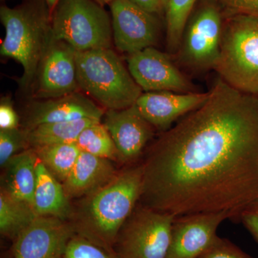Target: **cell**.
Instances as JSON below:
<instances>
[{
  "label": "cell",
  "instance_id": "obj_6",
  "mask_svg": "<svg viewBox=\"0 0 258 258\" xmlns=\"http://www.w3.org/2000/svg\"><path fill=\"white\" fill-rule=\"evenodd\" d=\"M51 35L77 52L111 48V20L94 0H59L51 13Z\"/></svg>",
  "mask_w": 258,
  "mask_h": 258
},
{
  "label": "cell",
  "instance_id": "obj_13",
  "mask_svg": "<svg viewBox=\"0 0 258 258\" xmlns=\"http://www.w3.org/2000/svg\"><path fill=\"white\" fill-rule=\"evenodd\" d=\"M74 224L55 217H37L14 241V258H57L76 235Z\"/></svg>",
  "mask_w": 258,
  "mask_h": 258
},
{
  "label": "cell",
  "instance_id": "obj_34",
  "mask_svg": "<svg viewBox=\"0 0 258 258\" xmlns=\"http://www.w3.org/2000/svg\"><path fill=\"white\" fill-rule=\"evenodd\" d=\"M57 258H62V256H60V257H57Z\"/></svg>",
  "mask_w": 258,
  "mask_h": 258
},
{
  "label": "cell",
  "instance_id": "obj_15",
  "mask_svg": "<svg viewBox=\"0 0 258 258\" xmlns=\"http://www.w3.org/2000/svg\"><path fill=\"white\" fill-rule=\"evenodd\" d=\"M209 96L210 92L152 91L142 93L134 105L154 128L164 132L184 115L203 105Z\"/></svg>",
  "mask_w": 258,
  "mask_h": 258
},
{
  "label": "cell",
  "instance_id": "obj_30",
  "mask_svg": "<svg viewBox=\"0 0 258 258\" xmlns=\"http://www.w3.org/2000/svg\"><path fill=\"white\" fill-rule=\"evenodd\" d=\"M239 221L242 222L258 243V200L241 212Z\"/></svg>",
  "mask_w": 258,
  "mask_h": 258
},
{
  "label": "cell",
  "instance_id": "obj_4",
  "mask_svg": "<svg viewBox=\"0 0 258 258\" xmlns=\"http://www.w3.org/2000/svg\"><path fill=\"white\" fill-rule=\"evenodd\" d=\"M76 76L83 90L107 110L135 104L142 89L111 48L76 52Z\"/></svg>",
  "mask_w": 258,
  "mask_h": 258
},
{
  "label": "cell",
  "instance_id": "obj_33",
  "mask_svg": "<svg viewBox=\"0 0 258 258\" xmlns=\"http://www.w3.org/2000/svg\"><path fill=\"white\" fill-rule=\"evenodd\" d=\"M98 4L104 6L106 5H110L113 1V0H94Z\"/></svg>",
  "mask_w": 258,
  "mask_h": 258
},
{
  "label": "cell",
  "instance_id": "obj_10",
  "mask_svg": "<svg viewBox=\"0 0 258 258\" xmlns=\"http://www.w3.org/2000/svg\"><path fill=\"white\" fill-rule=\"evenodd\" d=\"M115 46L128 55L154 47L159 36L156 15L128 0H113L110 4Z\"/></svg>",
  "mask_w": 258,
  "mask_h": 258
},
{
  "label": "cell",
  "instance_id": "obj_32",
  "mask_svg": "<svg viewBox=\"0 0 258 258\" xmlns=\"http://www.w3.org/2000/svg\"><path fill=\"white\" fill-rule=\"evenodd\" d=\"M45 3L48 7L49 10H50V13H52V12L53 11V10L55 9L56 5H57V3H58L59 0H45Z\"/></svg>",
  "mask_w": 258,
  "mask_h": 258
},
{
  "label": "cell",
  "instance_id": "obj_14",
  "mask_svg": "<svg viewBox=\"0 0 258 258\" xmlns=\"http://www.w3.org/2000/svg\"><path fill=\"white\" fill-rule=\"evenodd\" d=\"M105 126L111 134L119 161L134 165L154 136V127L135 105L121 110H107Z\"/></svg>",
  "mask_w": 258,
  "mask_h": 258
},
{
  "label": "cell",
  "instance_id": "obj_29",
  "mask_svg": "<svg viewBox=\"0 0 258 258\" xmlns=\"http://www.w3.org/2000/svg\"><path fill=\"white\" fill-rule=\"evenodd\" d=\"M20 118L13 107V102L9 97L2 98L0 102V129L19 128Z\"/></svg>",
  "mask_w": 258,
  "mask_h": 258
},
{
  "label": "cell",
  "instance_id": "obj_3",
  "mask_svg": "<svg viewBox=\"0 0 258 258\" xmlns=\"http://www.w3.org/2000/svg\"><path fill=\"white\" fill-rule=\"evenodd\" d=\"M0 20L5 29L0 54L22 64L20 86L28 91L51 37L50 10L45 0H25L15 8L2 6Z\"/></svg>",
  "mask_w": 258,
  "mask_h": 258
},
{
  "label": "cell",
  "instance_id": "obj_35",
  "mask_svg": "<svg viewBox=\"0 0 258 258\" xmlns=\"http://www.w3.org/2000/svg\"><path fill=\"white\" fill-rule=\"evenodd\" d=\"M2 1H5V0H2Z\"/></svg>",
  "mask_w": 258,
  "mask_h": 258
},
{
  "label": "cell",
  "instance_id": "obj_28",
  "mask_svg": "<svg viewBox=\"0 0 258 258\" xmlns=\"http://www.w3.org/2000/svg\"><path fill=\"white\" fill-rule=\"evenodd\" d=\"M230 15H244L258 17V0H216Z\"/></svg>",
  "mask_w": 258,
  "mask_h": 258
},
{
  "label": "cell",
  "instance_id": "obj_23",
  "mask_svg": "<svg viewBox=\"0 0 258 258\" xmlns=\"http://www.w3.org/2000/svg\"><path fill=\"white\" fill-rule=\"evenodd\" d=\"M75 144L81 152L110 161H119L118 150L111 134L101 121L85 128Z\"/></svg>",
  "mask_w": 258,
  "mask_h": 258
},
{
  "label": "cell",
  "instance_id": "obj_8",
  "mask_svg": "<svg viewBox=\"0 0 258 258\" xmlns=\"http://www.w3.org/2000/svg\"><path fill=\"white\" fill-rule=\"evenodd\" d=\"M223 28L217 2L205 0L202 3L185 28L181 48L183 60L193 69H215L220 56Z\"/></svg>",
  "mask_w": 258,
  "mask_h": 258
},
{
  "label": "cell",
  "instance_id": "obj_17",
  "mask_svg": "<svg viewBox=\"0 0 258 258\" xmlns=\"http://www.w3.org/2000/svg\"><path fill=\"white\" fill-rule=\"evenodd\" d=\"M116 173L111 161L81 152L62 184L68 198L87 197L107 184Z\"/></svg>",
  "mask_w": 258,
  "mask_h": 258
},
{
  "label": "cell",
  "instance_id": "obj_11",
  "mask_svg": "<svg viewBox=\"0 0 258 258\" xmlns=\"http://www.w3.org/2000/svg\"><path fill=\"white\" fill-rule=\"evenodd\" d=\"M231 219L228 212H200L176 216L171 227L166 258H199L217 237L219 226Z\"/></svg>",
  "mask_w": 258,
  "mask_h": 258
},
{
  "label": "cell",
  "instance_id": "obj_12",
  "mask_svg": "<svg viewBox=\"0 0 258 258\" xmlns=\"http://www.w3.org/2000/svg\"><path fill=\"white\" fill-rule=\"evenodd\" d=\"M127 64L134 81L145 92H193V85L170 57L154 47L128 55Z\"/></svg>",
  "mask_w": 258,
  "mask_h": 258
},
{
  "label": "cell",
  "instance_id": "obj_24",
  "mask_svg": "<svg viewBox=\"0 0 258 258\" xmlns=\"http://www.w3.org/2000/svg\"><path fill=\"white\" fill-rule=\"evenodd\" d=\"M198 0H166V40L171 52L179 48L186 24Z\"/></svg>",
  "mask_w": 258,
  "mask_h": 258
},
{
  "label": "cell",
  "instance_id": "obj_27",
  "mask_svg": "<svg viewBox=\"0 0 258 258\" xmlns=\"http://www.w3.org/2000/svg\"><path fill=\"white\" fill-rule=\"evenodd\" d=\"M199 258H252L235 244L217 236L210 247Z\"/></svg>",
  "mask_w": 258,
  "mask_h": 258
},
{
  "label": "cell",
  "instance_id": "obj_25",
  "mask_svg": "<svg viewBox=\"0 0 258 258\" xmlns=\"http://www.w3.org/2000/svg\"><path fill=\"white\" fill-rule=\"evenodd\" d=\"M62 258H118L111 252L82 235L76 234L66 244Z\"/></svg>",
  "mask_w": 258,
  "mask_h": 258
},
{
  "label": "cell",
  "instance_id": "obj_20",
  "mask_svg": "<svg viewBox=\"0 0 258 258\" xmlns=\"http://www.w3.org/2000/svg\"><path fill=\"white\" fill-rule=\"evenodd\" d=\"M98 121L101 120L83 118L38 125L26 130L29 144L31 148H36L53 144H75L85 128Z\"/></svg>",
  "mask_w": 258,
  "mask_h": 258
},
{
  "label": "cell",
  "instance_id": "obj_2",
  "mask_svg": "<svg viewBox=\"0 0 258 258\" xmlns=\"http://www.w3.org/2000/svg\"><path fill=\"white\" fill-rule=\"evenodd\" d=\"M143 189L142 163L116 174L107 184L86 197L76 233L111 252L122 226L138 205Z\"/></svg>",
  "mask_w": 258,
  "mask_h": 258
},
{
  "label": "cell",
  "instance_id": "obj_26",
  "mask_svg": "<svg viewBox=\"0 0 258 258\" xmlns=\"http://www.w3.org/2000/svg\"><path fill=\"white\" fill-rule=\"evenodd\" d=\"M30 147L25 129H0V165L4 168L12 157Z\"/></svg>",
  "mask_w": 258,
  "mask_h": 258
},
{
  "label": "cell",
  "instance_id": "obj_7",
  "mask_svg": "<svg viewBox=\"0 0 258 258\" xmlns=\"http://www.w3.org/2000/svg\"><path fill=\"white\" fill-rule=\"evenodd\" d=\"M174 218L139 203L118 232L115 254L118 258H166Z\"/></svg>",
  "mask_w": 258,
  "mask_h": 258
},
{
  "label": "cell",
  "instance_id": "obj_9",
  "mask_svg": "<svg viewBox=\"0 0 258 258\" xmlns=\"http://www.w3.org/2000/svg\"><path fill=\"white\" fill-rule=\"evenodd\" d=\"M76 52L69 43L51 35L32 84L34 98L50 99L77 92Z\"/></svg>",
  "mask_w": 258,
  "mask_h": 258
},
{
  "label": "cell",
  "instance_id": "obj_5",
  "mask_svg": "<svg viewBox=\"0 0 258 258\" xmlns=\"http://www.w3.org/2000/svg\"><path fill=\"white\" fill-rule=\"evenodd\" d=\"M215 70L232 87L258 96V17L229 16Z\"/></svg>",
  "mask_w": 258,
  "mask_h": 258
},
{
  "label": "cell",
  "instance_id": "obj_1",
  "mask_svg": "<svg viewBox=\"0 0 258 258\" xmlns=\"http://www.w3.org/2000/svg\"><path fill=\"white\" fill-rule=\"evenodd\" d=\"M150 146L139 203L174 216L241 212L258 200V96L222 79Z\"/></svg>",
  "mask_w": 258,
  "mask_h": 258
},
{
  "label": "cell",
  "instance_id": "obj_22",
  "mask_svg": "<svg viewBox=\"0 0 258 258\" xmlns=\"http://www.w3.org/2000/svg\"><path fill=\"white\" fill-rule=\"evenodd\" d=\"M32 149L47 169L62 183L72 170L81 152L76 144H53Z\"/></svg>",
  "mask_w": 258,
  "mask_h": 258
},
{
  "label": "cell",
  "instance_id": "obj_19",
  "mask_svg": "<svg viewBox=\"0 0 258 258\" xmlns=\"http://www.w3.org/2000/svg\"><path fill=\"white\" fill-rule=\"evenodd\" d=\"M37 155L33 149H25L12 157L6 168L3 188L14 198L33 204L36 186Z\"/></svg>",
  "mask_w": 258,
  "mask_h": 258
},
{
  "label": "cell",
  "instance_id": "obj_21",
  "mask_svg": "<svg viewBox=\"0 0 258 258\" xmlns=\"http://www.w3.org/2000/svg\"><path fill=\"white\" fill-rule=\"evenodd\" d=\"M30 204L12 196L4 189L0 191V232L15 240L37 217Z\"/></svg>",
  "mask_w": 258,
  "mask_h": 258
},
{
  "label": "cell",
  "instance_id": "obj_16",
  "mask_svg": "<svg viewBox=\"0 0 258 258\" xmlns=\"http://www.w3.org/2000/svg\"><path fill=\"white\" fill-rule=\"evenodd\" d=\"M103 115V108L77 91L59 98L32 101L27 108L24 129L83 118L101 120Z\"/></svg>",
  "mask_w": 258,
  "mask_h": 258
},
{
  "label": "cell",
  "instance_id": "obj_18",
  "mask_svg": "<svg viewBox=\"0 0 258 258\" xmlns=\"http://www.w3.org/2000/svg\"><path fill=\"white\" fill-rule=\"evenodd\" d=\"M36 186L32 208L37 217H55L64 220L70 206L62 184L37 157Z\"/></svg>",
  "mask_w": 258,
  "mask_h": 258
},
{
  "label": "cell",
  "instance_id": "obj_31",
  "mask_svg": "<svg viewBox=\"0 0 258 258\" xmlns=\"http://www.w3.org/2000/svg\"><path fill=\"white\" fill-rule=\"evenodd\" d=\"M141 9L154 15L164 12L166 0H128Z\"/></svg>",
  "mask_w": 258,
  "mask_h": 258
}]
</instances>
